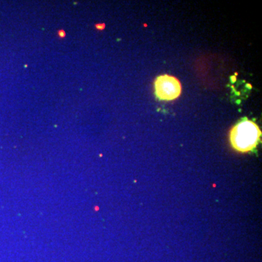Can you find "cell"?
Here are the masks:
<instances>
[{
    "instance_id": "2",
    "label": "cell",
    "mask_w": 262,
    "mask_h": 262,
    "mask_svg": "<svg viewBox=\"0 0 262 262\" xmlns=\"http://www.w3.org/2000/svg\"><path fill=\"white\" fill-rule=\"evenodd\" d=\"M181 85L178 79L173 76L164 74L159 76L155 82L156 97L161 101H173L181 93Z\"/></svg>"
},
{
    "instance_id": "3",
    "label": "cell",
    "mask_w": 262,
    "mask_h": 262,
    "mask_svg": "<svg viewBox=\"0 0 262 262\" xmlns=\"http://www.w3.org/2000/svg\"><path fill=\"white\" fill-rule=\"evenodd\" d=\"M58 36L61 37V38H63V37H66V32L64 31H62V30H61V31H58Z\"/></svg>"
},
{
    "instance_id": "1",
    "label": "cell",
    "mask_w": 262,
    "mask_h": 262,
    "mask_svg": "<svg viewBox=\"0 0 262 262\" xmlns=\"http://www.w3.org/2000/svg\"><path fill=\"white\" fill-rule=\"evenodd\" d=\"M261 131L254 121L242 118L229 132V142L235 151L254 152L261 142Z\"/></svg>"
}]
</instances>
